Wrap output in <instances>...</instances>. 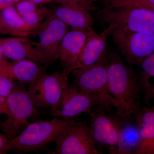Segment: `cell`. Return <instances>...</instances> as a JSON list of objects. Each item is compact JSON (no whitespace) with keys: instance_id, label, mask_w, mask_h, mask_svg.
I'll return each mask as SVG.
<instances>
[{"instance_id":"1","label":"cell","mask_w":154,"mask_h":154,"mask_svg":"<svg viewBox=\"0 0 154 154\" xmlns=\"http://www.w3.org/2000/svg\"><path fill=\"white\" fill-rule=\"evenodd\" d=\"M107 82L109 93L119 104L117 114L128 118L135 116L140 110L139 82L133 70L117 54L109 57Z\"/></svg>"},{"instance_id":"2","label":"cell","mask_w":154,"mask_h":154,"mask_svg":"<svg viewBox=\"0 0 154 154\" xmlns=\"http://www.w3.org/2000/svg\"><path fill=\"white\" fill-rule=\"evenodd\" d=\"M76 122L75 118L58 119L30 123L16 137L10 140L7 150L19 152L34 151L54 142L67 128Z\"/></svg>"},{"instance_id":"3","label":"cell","mask_w":154,"mask_h":154,"mask_svg":"<svg viewBox=\"0 0 154 154\" xmlns=\"http://www.w3.org/2000/svg\"><path fill=\"white\" fill-rule=\"evenodd\" d=\"M97 105L106 110L113 107L118 111L119 108V103L111 94H86L73 85L67 87L60 102L50 112L54 117L73 119L84 112L91 113Z\"/></svg>"},{"instance_id":"4","label":"cell","mask_w":154,"mask_h":154,"mask_svg":"<svg viewBox=\"0 0 154 154\" xmlns=\"http://www.w3.org/2000/svg\"><path fill=\"white\" fill-rule=\"evenodd\" d=\"M8 118L0 122V129L11 140L20 134L30 124L28 119L38 114L37 107L33 103L29 91L16 86L5 99Z\"/></svg>"},{"instance_id":"5","label":"cell","mask_w":154,"mask_h":154,"mask_svg":"<svg viewBox=\"0 0 154 154\" xmlns=\"http://www.w3.org/2000/svg\"><path fill=\"white\" fill-rule=\"evenodd\" d=\"M103 23L128 32L154 33V14L143 8L122 7L106 8L97 15Z\"/></svg>"},{"instance_id":"6","label":"cell","mask_w":154,"mask_h":154,"mask_svg":"<svg viewBox=\"0 0 154 154\" xmlns=\"http://www.w3.org/2000/svg\"><path fill=\"white\" fill-rule=\"evenodd\" d=\"M69 72L63 71L42 75L28 88L34 105L37 108H54L59 104L69 86Z\"/></svg>"},{"instance_id":"7","label":"cell","mask_w":154,"mask_h":154,"mask_svg":"<svg viewBox=\"0 0 154 154\" xmlns=\"http://www.w3.org/2000/svg\"><path fill=\"white\" fill-rule=\"evenodd\" d=\"M110 35L119 52L131 64L140 65L154 51V32H128L114 28Z\"/></svg>"},{"instance_id":"8","label":"cell","mask_w":154,"mask_h":154,"mask_svg":"<svg viewBox=\"0 0 154 154\" xmlns=\"http://www.w3.org/2000/svg\"><path fill=\"white\" fill-rule=\"evenodd\" d=\"M57 146L51 153L101 154L89 126L76 122L61 134L55 141Z\"/></svg>"},{"instance_id":"9","label":"cell","mask_w":154,"mask_h":154,"mask_svg":"<svg viewBox=\"0 0 154 154\" xmlns=\"http://www.w3.org/2000/svg\"><path fill=\"white\" fill-rule=\"evenodd\" d=\"M68 27L51 14L35 31L38 41L34 42V45L45 65H51L58 59L60 45L68 31Z\"/></svg>"},{"instance_id":"10","label":"cell","mask_w":154,"mask_h":154,"mask_svg":"<svg viewBox=\"0 0 154 154\" xmlns=\"http://www.w3.org/2000/svg\"><path fill=\"white\" fill-rule=\"evenodd\" d=\"M91 0H67L51 13L73 30L88 32L94 23L91 11H96Z\"/></svg>"},{"instance_id":"11","label":"cell","mask_w":154,"mask_h":154,"mask_svg":"<svg viewBox=\"0 0 154 154\" xmlns=\"http://www.w3.org/2000/svg\"><path fill=\"white\" fill-rule=\"evenodd\" d=\"M108 63L109 57L91 66L73 70L72 73L74 85L86 94H110L107 82Z\"/></svg>"},{"instance_id":"12","label":"cell","mask_w":154,"mask_h":154,"mask_svg":"<svg viewBox=\"0 0 154 154\" xmlns=\"http://www.w3.org/2000/svg\"><path fill=\"white\" fill-rule=\"evenodd\" d=\"M102 108L92 114L91 125V134L97 145L105 147L110 154H116L119 129L116 117H111Z\"/></svg>"},{"instance_id":"13","label":"cell","mask_w":154,"mask_h":154,"mask_svg":"<svg viewBox=\"0 0 154 154\" xmlns=\"http://www.w3.org/2000/svg\"><path fill=\"white\" fill-rule=\"evenodd\" d=\"M114 28L109 25L99 34L92 27L88 30L85 45L74 70L91 66L108 57L106 50L107 38Z\"/></svg>"},{"instance_id":"14","label":"cell","mask_w":154,"mask_h":154,"mask_svg":"<svg viewBox=\"0 0 154 154\" xmlns=\"http://www.w3.org/2000/svg\"><path fill=\"white\" fill-rule=\"evenodd\" d=\"M87 34L88 32L71 29L63 36L59 48L58 59L64 71L71 73L73 70L85 45Z\"/></svg>"},{"instance_id":"15","label":"cell","mask_w":154,"mask_h":154,"mask_svg":"<svg viewBox=\"0 0 154 154\" xmlns=\"http://www.w3.org/2000/svg\"><path fill=\"white\" fill-rule=\"evenodd\" d=\"M45 74L44 69L35 62L22 60L9 62L4 59L0 65V75L16 79L22 84L31 85Z\"/></svg>"},{"instance_id":"16","label":"cell","mask_w":154,"mask_h":154,"mask_svg":"<svg viewBox=\"0 0 154 154\" xmlns=\"http://www.w3.org/2000/svg\"><path fill=\"white\" fill-rule=\"evenodd\" d=\"M135 117L140 142L134 154H154V106L143 107Z\"/></svg>"},{"instance_id":"17","label":"cell","mask_w":154,"mask_h":154,"mask_svg":"<svg viewBox=\"0 0 154 154\" xmlns=\"http://www.w3.org/2000/svg\"><path fill=\"white\" fill-rule=\"evenodd\" d=\"M4 57L14 61L30 60L45 64L44 60L34 45L26 38H8L3 42Z\"/></svg>"},{"instance_id":"18","label":"cell","mask_w":154,"mask_h":154,"mask_svg":"<svg viewBox=\"0 0 154 154\" xmlns=\"http://www.w3.org/2000/svg\"><path fill=\"white\" fill-rule=\"evenodd\" d=\"M119 129L116 154H134L140 142L137 125L131 123L130 118L116 116Z\"/></svg>"},{"instance_id":"19","label":"cell","mask_w":154,"mask_h":154,"mask_svg":"<svg viewBox=\"0 0 154 154\" xmlns=\"http://www.w3.org/2000/svg\"><path fill=\"white\" fill-rule=\"evenodd\" d=\"M1 14L3 21L14 36L26 38L35 33L34 30L25 23L16 7L12 5L2 9Z\"/></svg>"},{"instance_id":"20","label":"cell","mask_w":154,"mask_h":154,"mask_svg":"<svg viewBox=\"0 0 154 154\" xmlns=\"http://www.w3.org/2000/svg\"><path fill=\"white\" fill-rule=\"evenodd\" d=\"M140 65L143 71L140 79L139 82V85L140 90L144 89L146 97L152 86L149 82V80L151 77H154V51L145 59Z\"/></svg>"},{"instance_id":"21","label":"cell","mask_w":154,"mask_h":154,"mask_svg":"<svg viewBox=\"0 0 154 154\" xmlns=\"http://www.w3.org/2000/svg\"><path fill=\"white\" fill-rule=\"evenodd\" d=\"M48 9L45 8L39 7L36 11L22 16L23 20L30 27L36 31L45 17L49 14Z\"/></svg>"},{"instance_id":"22","label":"cell","mask_w":154,"mask_h":154,"mask_svg":"<svg viewBox=\"0 0 154 154\" xmlns=\"http://www.w3.org/2000/svg\"><path fill=\"white\" fill-rule=\"evenodd\" d=\"M107 8H117L122 7L143 8L154 3V0H109Z\"/></svg>"},{"instance_id":"23","label":"cell","mask_w":154,"mask_h":154,"mask_svg":"<svg viewBox=\"0 0 154 154\" xmlns=\"http://www.w3.org/2000/svg\"><path fill=\"white\" fill-rule=\"evenodd\" d=\"M13 80L0 75V97L6 99L11 94L16 86Z\"/></svg>"},{"instance_id":"24","label":"cell","mask_w":154,"mask_h":154,"mask_svg":"<svg viewBox=\"0 0 154 154\" xmlns=\"http://www.w3.org/2000/svg\"><path fill=\"white\" fill-rule=\"evenodd\" d=\"M39 8L38 5L30 0H21L17 3L16 9L21 17L36 11Z\"/></svg>"},{"instance_id":"25","label":"cell","mask_w":154,"mask_h":154,"mask_svg":"<svg viewBox=\"0 0 154 154\" xmlns=\"http://www.w3.org/2000/svg\"><path fill=\"white\" fill-rule=\"evenodd\" d=\"M10 141L5 135L0 133V154H5L8 151L7 147Z\"/></svg>"},{"instance_id":"26","label":"cell","mask_w":154,"mask_h":154,"mask_svg":"<svg viewBox=\"0 0 154 154\" xmlns=\"http://www.w3.org/2000/svg\"><path fill=\"white\" fill-rule=\"evenodd\" d=\"M0 34H10L13 35V33L9 30L5 22L3 21L0 12Z\"/></svg>"},{"instance_id":"27","label":"cell","mask_w":154,"mask_h":154,"mask_svg":"<svg viewBox=\"0 0 154 154\" xmlns=\"http://www.w3.org/2000/svg\"><path fill=\"white\" fill-rule=\"evenodd\" d=\"M21 0H0V2L4 6H7L12 5L16 2H18Z\"/></svg>"},{"instance_id":"28","label":"cell","mask_w":154,"mask_h":154,"mask_svg":"<svg viewBox=\"0 0 154 154\" xmlns=\"http://www.w3.org/2000/svg\"><path fill=\"white\" fill-rule=\"evenodd\" d=\"M147 102H149V100L150 99H153L154 102V85H152L151 88L146 98Z\"/></svg>"},{"instance_id":"29","label":"cell","mask_w":154,"mask_h":154,"mask_svg":"<svg viewBox=\"0 0 154 154\" xmlns=\"http://www.w3.org/2000/svg\"><path fill=\"white\" fill-rule=\"evenodd\" d=\"M4 39L0 38V65L4 60V54H3V42Z\"/></svg>"},{"instance_id":"30","label":"cell","mask_w":154,"mask_h":154,"mask_svg":"<svg viewBox=\"0 0 154 154\" xmlns=\"http://www.w3.org/2000/svg\"><path fill=\"white\" fill-rule=\"evenodd\" d=\"M3 114L8 115V110L5 105L0 104V115Z\"/></svg>"},{"instance_id":"31","label":"cell","mask_w":154,"mask_h":154,"mask_svg":"<svg viewBox=\"0 0 154 154\" xmlns=\"http://www.w3.org/2000/svg\"><path fill=\"white\" fill-rule=\"evenodd\" d=\"M30 1L35 3L36 5H39L50 2L53 0H30Z\"/></svg>"},{"instance_id":"32","label":"cell","mask_w":154,"mask_h":154,"mask_svg":"<svg viewBox=\"0 0 154 154\" xmlns=\"http://www.w3.org/2000/svg\"><path fill=\"white\" fill-rule=\"evenodd\" d=\"M143 8L146 9L147 10H149V11H151L154 14V3L149 5L146 6Z\"/></svg>"},{"instance_id":"33","label":"cell","mask_w":154,"mask_h":154,"mask_svg":"<svg viewBox=\"0 0 154 154\" xmlns=\"http://www.w3.org/2000/svg\"><path fill=\"white\" fill-rule=\"evenodd\" d=\"M5 99L0 97V104L5 105Z\"/></svg>"},{"instance_id":"34","label":"cell","mask_w":154,"mask_h":154,"mask_svg":"<svg viewBox=\"0 0 154 154\" xmlns=\"http://www.w3.org/2000/svg\"><path fill=\"white\" fill-rule=\"evenodd\" d=\"M53 1H55V2H57L60 4H63L66 2L67 0H53Z\"/></svg>"},{"instance_id":"35","label":"cell","mask_w":154,"mask_h":154,"mask_svg":"<svg viewBox=\"0 0 154 154\" xmlns=\"http://www.w3.org/2000/svg\"><path fill=\"white\" fill-rule=\"evenodd\" d=\"M5 7H6V6H4L2 3L0 2V9H2L3 8H5Z\"/></svg>"},{"instance_id":"36","label":"cell","mask_w":154,"mask_h":154,"mask_svg":"<svg viewBox=\"0 0 154 154\" xmlns=\"http://www.w3.org/2000/svg\"><path fill=\"white\" fill-rule=\"evenodd\" d=\"M93 2H100V1H109V0H91Z\"/></svg>"}]
</instances>
